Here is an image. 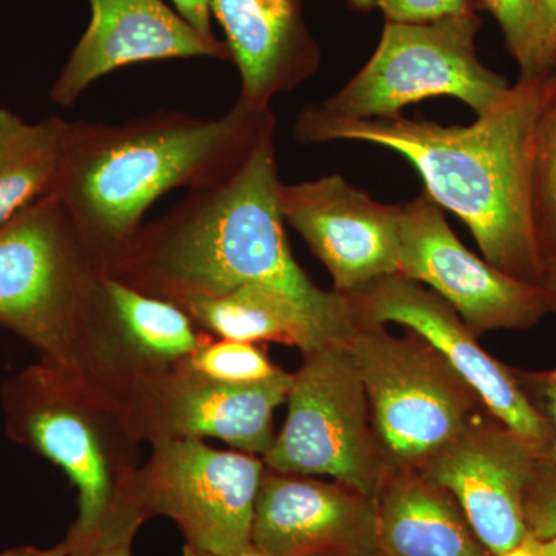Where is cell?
Returning a JSON list of instances; mask_svg holds the SVG:
<instances>
[{
  "mask_svg": "<svg viewBox=\"0 0 556 556\" xmlns=\"http://www.w3.org/2000/svg\"><path fill=\"white\" fill-rule=\"evenodd\" d=\"M475 11L424 24L387 22L378 49L342 89L318 108L348 119L390 118L415 102L455 98L477 116L506 97L510 84L478 60Z\"/></svg>",
  "mask_w": 556,
  "mask_h": 556,
  "instance_id": "52a82bcc",
  "label": "cell"
},
{
  "mask_svg": "<svg viewBox=\"0 0 556 556\" xmlns=\"http://www.w3.org/2000/svg\"><path fill=\"white\" fill-rule=\"evenodd\" d=\"M401 206V274L437 292L477 338L526 331L547 316L546 292L507 276L464 247L426 192Z\"/></svg>",
  "mask_w": 556,
  "mask_h": 556,
  "instance_id": "8fae6325",
  "label": "cell"
},
{
  "mask_svg": "<svg viewBox=\"0 0 556 556\" xmlns=\"http://www.w3.org/2000/svg\"><path fill=\"white\" fill-rule=\"evenodd\" d=\"M353 9L382 11L387 22L424 24L473 10L470 0H346Z\"/></svg>",
  "mask_w": 556,
  "mask_h": 556,
  "instance_id": "d4e9b609",
  "label": "cell"
},
{
  "mask_svg": "<svg viewBox=\"0 0 556 556\" xmlns=\"http://www.w3.org/2000/svg\"><path fill=\"white\" fill-rule=\"evenodd\" d=\"M514 372L530 404L551 424L554 442L546 457L551 463L556 464V368L547 371L514 368Z\"/></svg>",
  "mask_w": 556,
  "mask_h": 556,
  "instance_id": "484cf974",
  "label": "cell"
},
{
  "mask_svg": "<svg viewBox=\"0 0 556 556\" xmlns=\"http://www.w3.org/2000/svg\"><path fill=\"white\" fill-rule=\"evenodd\" d=\"M391 475L420 471L486 409L447 358L416 332L356 325L346 340Z\"/></svg>",
  "mask_w": 556,
  "mask_h": 556,
  "instance_id": "8992f818",
  "label": "cell"
},
{
  "mask_svg": "<svg viewBox=\"0 0 556 556\" xmlns=\"http://www.w3.org/2000/svg\"><path fill=\"white\" fill-rule=\"evenodd\" d=\"M541 288L546 292L548 311L556 314V263H548L546 265Z\"/></svg>",
  "mask_w": 556,
  "mask_h": 556,
  "instance_id": "d6a6232c",
  "label": "cell"
},
{
  "mask_svg": "<svg viewBox=\"0 0 556 556\" xmlns=\"http://www.w3.org/2000/svg\"><path fill=\"white\" fill-rule=\"evenodd\" d=\"M294 372L278 369L254 383L207 378L188 358L142 369L123 394L141 441L215 438L239 452L263 457L273 447L274 413L288 401Z\"/></svg>",
  "mask_w": 556,
  "mask_h": 556,
  "instance_id": "30bf717a",
  "label": "cell"
},
{
  "mask_svg": "<svg viewBox=\"0 0 556 556\" xmlns=\"http://www.w3.org/2000/svg\"><path fill=\"white\" fill-rule=\"evenodd\" d=\"M496 17L519 78H547L556 73V56L544 24L541 0H482Z\"/></svg>",
  "mask_w": 556,
  "mask_h": 556,
  "instance_id": "603a6c76",
  "label": "cell"
},
{
  "mask_svg": "<svg viewBox=\"0 0 556 556\" xmlns=\"http://www.w3.org/2000/svg\"><path fill=\"white\" fill-rule=\"evenodd\" d=\"M239 70V100L270 109L278 94L313 78L321 53L306 27L302 0H208Z\"/></svg>",
  "mask_w": 556,
  "mask_h": 556,
  "instance_id": "e0dca14e",
  "label": "cell"
},
{
  "mask_svg": "<svg viewBox=\"0 0 556 556\" xmlns=\"http://www.w3.org/2000/svg\"><path fill=\"white\" fill-rule=\"evenodd\" d=\"M500 556H541L540 552L536 551L535 546L530 543L529 540L522 541L519 546L511 548V551L506 552V554Z\"/></svg>",
  "mask_w": 556,
  "mask_h": 556,
  "instance_id": "e575fe53",
  "label": "cell"
},
{
  "mask_svg": "<svg viewBox=\"0 0 556 556\" xmlns=\"http://www.w3.org/2000/svg\"><path fill=\"white\" fill-rule=\"evenodd\" d=\"M541 10H543L544 24H546L548 38H551L552 49L556 56V0H541Z\"/></svg>",
  "mask_w": 556,
  "mask_h": 556,
  "instance_id": "836d02e7",
  "label": "cell"
},
{
  "mask_svg": "<svg viewBox=\"0 0 556 556\" xmlns=\"http://www.w3.org/2000/svg\"><path fill=\"white\" fill-rule=\"evenodd\" d=\"M527 540L541 556H556V511L526 508Z\"/></svg>",
  "mask_w": 556,
  "mask_h": 556,
  "instance_id": "83f0119b",
  "label": "cell"
},
{
  "mask_svg": "<svg viewBox=\"0 0 556 556\" xmlns=\"http://www.w3.org/2000/svg\"><path fill=\"white\" fill-rule=\"evenodd\" d=\"M251 543L273 556H354L378 548V500L343 482L266 467Z\"/></svg>",
  "mask_w": 556,
  "mask_h": 556,
  "instance_id": "2e32d148",
  "label": "cell"
},
{
  "mask_svg": "<svg viewBox=\"0 0 556 556\" xmlns=\"http://www.w3.org/2000/svg\"><path fill=\"white\" fill-rule=\"evenodd\" d=\"M179 16L192 25L193 28L206 36H215L212 30V13L208 0H172Z\"/></svg>",
  "mask_w": 556,
  "mask_h": 556,
  "instance_id": "f1b7e54d",
  "label": "cell"
},
{
  "mask_svg": "<svg viewBox=\"0 0 556 556\" xmlns=\"http://www.w3.org/2000/svg\"><path fill=\"white\" fill-rule=\"evenodd\" d=\"M89 27L50 89V101L73 108L91 84L142 62L230 61L225 40L193 28L163 0H89Z\"/></svg>",
  "mask_w": 556,
  "mask_h": 556,
  "instance_id": "9a60e30c",
  "label": "cell"
},
{
  "mask_svg": "<svg viewBox=\"0 0 556 556\" xmlns=\"http://www.w3.org/2000/svg\"><path fill=\"white\" fill-rule=\"evenodd\" d=\"M193 324L219 339L274 342L302 354L332 345L294 300L277 289L251 285L214 299H193L179 305Z\"/></svg>",
  "mask_w": 556,
  "mask_h": 556,
  "instance_id": "d6986e66",
  "label": "cell"
},
{
  "mask_svg": "<svg viewBox=\"0 0 556 556\" xmlns=\"http://www.w3.org/2000/svg\"><path fill=\"white\" fill-rule=\"evenodd\" d=\"M7 437L64 470L78 489L70 556L137 535L141 439L123 397L89 379L36 364L0 382Z\"/></svg>",
  "mask_w": 556,
  "mask_h": 556,
  "instance_id": "5b68a950",
  "label": "cell"
},
{
  "mask_svg": "<svg viewBox=\"0 0 556 556\" xmlns=\"http://www.w3.org/2000/svg\"><path fill=\"white\" fill-rule=\"evenodd\" d=\"M526 508L556 511V464L543 457L527 490Z\"/></svg>",
  "mask_w": 556,
  "mask_h": 556,
  "instance_id": "4316f807",
  "label": "cell"
},
{
  "mask_svg": "<svg viewBox=\"0 0 556 556\" xmlns=\"http://www.w3.org/2000/svg\"><path fill=\"white\" fill-rule=\"evenodd\" d=\"M188 364L207 378L228 383L260 382L280 369L257 343L228 339H212L188 357Z\"/></svg>",
  "mask_w": 556,
  "mask_h": 556,
  "instance_id": "cb8c5ba5",
  "label": "cell"
},
{
  "mask_svg": "<svg viewBox=\"0 0 556 556\" xmlns=\"http://www.w3.org/2000/svg\"><path fill=\"white\" fill-rule=\"evenodd\" d=\"M278 206L327 268L332 291L350 294L401 274V206L372 200L340 174L283 185Z\"/></svg>",
  "mask_w": 556,
  "mask_h": 556,
  "instance_id": "5bb4252c",
  "label": "cell"
},
{
  "mask_svg": "<svg viewBox=\"0 0 556 556\" xmlns=\"http://www.w3.org/2000/svg\"><path fill=\"white\" fill-rule=\"evenodd\" d=\"M354 556H388L386 552L380 551V548H372V551L364 552V554H358Z\"/></svg>",
  "mask_w": 556,
  "mask_h": 556,
  "instance_id": "d590c367",
  "label": "cell"
},
{
  "mask_svg": "<svg viewBox=\"0 0 556 556\" xmlns=\"http://www.w3.org/2000/svg\"><path fill=\"white\" fill-rule=\"evenodd\" d=\"M543 457L533 442L481 409L419 473L455 496L482 546L500 556L526 540L527 490Z\"/></svg>",
  "mask_w": 556,
  "mask_h": 556,
  "instance_id": "4fadbf2b",
  "label": "cell"
},
{
  "mask_svg": "<svg viewBox=\"0 0 556 556\" xmlns=\"http://www.w3.org/2000/svg\"><path fill=\"white\" fill-rule=\"evenodd\" d=\"M68 123L60 116L30 123L0 108V229L56 192Z\"/></svg>",
  "mask_w": 556,
  "mask_h": 556,
  "instance_id": "ffe728a7",
  "label": "cell"
},
{
  "mask_svg": "<svg viewBox=\"0 0 556 556\" xmlns=\"http://www.w3.org/2000/svg\"><path fill=\"white\" fill-rule=\"evenodd\" d=\"M182 556H273L266 552L260 551L254 544L237 548V551L225 552V554H214V552L201 551V548L188 546L182 547Z\"/></svg>",
  "mask_w": 556,
  "mask_h": 556,
  "instance_id": "1f68e13d",
  "label": "cell"
},
{
  "mask_svg": "<svg viewBox=\"0 0 556 556\" xmlns=\"http://www.w3.org/2000/svg\"><path fill=\"white\" fill-rule=\"evenodd\" d=\"M105 276L58 197L0 229V327L25 340L39 364L123 397L135 369L105 305Z\"/></svg>",
  "mask_w": 556,
  "mask_h": 556,
  "instance_id": "277c9868",
  "label": "cell"
},
{
  "mask_svg": "<svg viewBox=\"0 0 556 556\" xmlns=\"http://www.w3.org/2000/svg\"><path fill=\"white\" fill-rule=\"evenodd\" d=\"M287 404V422L263 456L266 467L332 478L378 500L391 473L346 343L303 354Z\"/></svg>",
  "mask_w": 556,
  "mask_h": 556,
  "instance_id": "ba28073f",
  "label": "cell"
},
{
  "mask_svg": "<svg viewBox=\"0 0 556 556\" xmlns=\"http://www.w3.org/2000/svg\"><path fill=\"white\" fill-rule=\"evenodd\" d=\"M0 556H70L68 541L62 540L56 546L38 548L33 546L11 547L9 551L0 552Z\"/></svg>",
  "mask_w": 556,
  "mask_h": 556,
  "instance_id": "4dcf8cb0",
  "label": "cell"
},
{
  "mask_svg": "<svg viewBox=\"0 0 556 556\" xmlns=\"http://www.w3.org/2000/svg\"><path fill=\"white\" fill-rule=\"evenodd\" d=\"M276 127L273 109L241 100L218 118L161 109L123 124L70 121L54 197L108 273L156 201L222 185Z\"/></svg>",
  "mask_w": 556,
  "mask_h": 556,
  "instance_id": "3957f363",
  "label": "cell"
},
{
  "mask_svg": "<svg viewBox=\"0 0 556 556\" xmlns=\"http://www.w3.org/2000/svg\"><path fill=\"white\" fill-rule=\"evenodd\" d=\"M104 298L135 376L142 369L188 358L212 340L206 332H200L192 318L175 303L137 291L109 274L104 280Z\"/></svg>",
  "mask_w": 556,
  "mask_h": 556,
  "instance_id": "44dd1931",
  "label": "cell"
},
{
  "mask_svg": "<svg viewBox=\"0 0 556 556\" xmlns=\"http://www.w3.org/2000/svg\"><path fill=\"white\" fill-rule=\"evenodd\" d=\"M378 546L388 556H492L455 496L419 471L391 475L380 490Z\"/></svg>",
  "mask_w": 556,
  "mask_h": 556,
  "instance_id": "ac0fdd59",
  "label": "cell"
},
{
  "mask_svg": "<svg viewBox=\"0 0 556 556\" xmlns=\"http://www.w3.org/2000/svg\"><path fill=\"white\" fill-rule=\"evenodd\" d=\"M548 78H518L470 126L402 115L338 118L311 104L295 118L294 138L305 144L368 142L404 156L422 178L424 192L460 218L490 265L541 287L546 266L533 230L532 142Z\"/></svg>",
  "mask_w": 556,
  "mask_h": 556,
  "instance_id": "7a4b0ae2",
  "label": "cell"
},
{
  "mask_svg": "<svg viewBox=\"0 0 556 556\" xmlns=\"http://www.w3.org/2000/svg\"><path fill=\"white\" fill-rule=\"evenodd\" d=\"M135 536H121L115 540L104 541L84 552L79 556H134L131 554V544Z\"/></svg>",
  "mask_w": 556,
  "mask_h": 556,
  "instance_id": "f546056e",
  "label": "cell"
},
{
  "mask_svg": "<svg viewBox=\"0 0 556 556\" xmlns=\"http://www.w3.org/2000/svg\"><path fill=\"white\" fill-rule=\"evenodd\" d=\"M532 219L544 266L556 263V73L544 86L533 130Z\"/></svg>",
  "mask_w": 556,
  "mask_h": 556,
  "instance_id": "7402d4cb",
  "label": "cell"
},
{
  "mask_svg": "<svg viewBox=\"0 0 556 556\" xmlns=\"http://www.w3.org/2000/svg\"><path fill=\"white\" fill-rule=\"evenodd\" d=\"M345 298L354 324H396L426 339L477 391L490 415L529 439L547 456L554 431L546 417L530 404L514 368L490 356L459 314L437 292L396 274Z\"/></svg>",
  "mask_w": 556,
  "mask_h": 556,
  "instance_id": "7c38bea8",
  "label": "cell"
},
{
  "mask_svg": "<svg viewBox=\"0 0 556 556\" xmlns=\"http://www.w3.org/2000/svg\"><path fill=\"white\" fill-rule=\"evenodd\" d=\"M266 464L249 453L222 452L203 439L152 444L138 477L139 517L170 518L188 546L225 554L251 544L255 501Z\"/></svg>",
  "mask_w": 556,
  "mask_h": 556,
  "instance_id": "9c48e42d",
  "label": "cell"
},
{
  "mask_svg": "<svg viewBox=\"0 0 556 556\" xmlns=\"http://www.w3.org/2000/svg\"><path fill=\"white\" fill-rule=\"evenodd\" d=\"M280 185L270 131L232 177L144 223L109 276L177 306L263 285L294 300L332 342L346 343L356 328L348 300L318 288L295 262L278 206Z\"/></svg>",
  "mask_w": 556,
  "mask_h": 556,
  "instance_id": "6da1fadb",
  "label": "cell"
}]
</instances>
